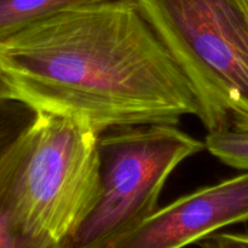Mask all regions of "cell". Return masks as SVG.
<instances>
[{
	"label": "cell",
	"instance_id": "cell-2",
	"mask_svg": "<svg viewBox=\"0 0 248 248\" xmlns=\"http://www.w3.org/2000/svg\"><path fill=\"white\" fill-rule=\"evenodd\" d=\"M99 136L67 116L36 111L11 143L10 205L28 232L61 245L91 212L101 195Z\"/></svg>",
	"mask_w": 248,
	"mask_h": 248
},
{
	"label": "cell",
	"instance_id": "cell-1",
	"mask_svg": "<svg viewBox=\"0 0 248 248\" xmlns=\"http://www.w3.org/2000/svg\"><path fill=\"white\" fill-rule=\"evenodd\" d=\"M17 101L98 135L199 116L193 87L136 0L64 10L0 45Z\"/></svg>",
	"mask_w": 248,
	"mask_h": 248
},
{
	"label": "cell",
	"instance_id": "cell-5",
	"mask_svg": "<svg viewBox=\"0 0 248 248\" xmlns=\"http://www.w3.org/2000/svg\"><path fill=\"white\" fill-rule=\"evenodd\" d=\"M244 222H248V172L157 208L109 248H184Z\"/></svg>",
	"mask_w": 248,
	"mask_h": 248
},
{
	"label": "cell",
	"instance_id": "cell-12",
	"mask_svg": "<svg viewBox=\"0 0 248 248\" xmlns=\"http://www.w3.org/2000/svg\"><path fill=\"white\" fill-rule=\"evenodd\" d=\"M236 2L239 4L240 9L242 10L245 17H246L248 21V0H236Z\"/></svg>",
	"mask_w": 248,
	"mask_h": 248
},
{
	"label": "cell",
	"instance_id": "cell-6",
	"mask_svg": "<svg viewBox=\"0 0 248 248\" xmlns=\"http://www.w3.org/2000/svg\"><path fill=\"white\" fill-rule=\"evenodd\" d=\"M108 0H0V45L64 10Z\"/></svg>",
	"mask_w": 248,
	"mask_h": 248
},
{
	"label": "cell",
	"instance_id": "cell-7",
	"mask_svg": "<svg viewBox=\"0 0 248 248\" xmlns=\"http://www.w3.org/2000/svg\"><path fill=\"white\" fill-rule=\"evenodd\" d=\"M10 145L0 153V248H61L57 242L28 232L12 213L9 198L11 174Z\"/></svg>",
	"mask_w": 248,
	"mask_h": 248
},
{
	"label": "cell",
	"instance_id": "cell-9",
	"mask_svg": "<svg viewBox=\"0 0 248 248\" xmlns=\"http://www.w3.org/2000/svg\"><path fill=\"white\" fill-rule=\"evenodd\" d=\"M35 111L19 101L0 104V153L29 126Z\"/></svg>",
	"mask_w": 248,
	"mask_h": 248
},
{
	"label": "cell",
	"instance_id": "cell-3",
	"mask_svg": "<svg viewBox=\"0 0 248 248\" xmlns=\"http://www.w3.org/2000/svg\"><path fill=\"white\" fill-rule=\"evenodd\" d=\"M193 87L208 133L248 131V21L236 0H136Z\"/></svg>",
	"mask_w": 248,
	"mask_h": 248
},
{
	"label": "cell",
	"instance_id": "cell-4",
	"mask_svg": "<svg viewBox=\"0 0 248 248\" xmlns=\"http://www.w3.org/2000/svg\"><path fill=\"white\" fill-rule=\"evenodd\" d=\"M206 149L176 125L128 126L99 136L101 195L61 248H109L157 210L167 178Z\"/></svg>",
	"mask_w": 248,
	"mask_h": 248
},
{
	"label": "cell",
	"instance_id": "cell-8",
	"mask_svg": "<svg viewBox=\"0 0 248 248\" xmlns=\"http://www.w3.org/2000/svg\"><path fill=\"white\" fill-rule=\"evenodd\" d=\"M205 147L223 164L248 172V131L230 128L208 133Z\"/></svg>",
	"mask_w": 248,
	"mask_h": 248
},
{
	"label": "cell",
	"instance_id": "cell-10",
	"mask_svg": "<svg viewBox=\"0 0 248 248\" xmlns=\"http://www.w3.org/2000/svg\"><path fill=\"white\" fill-rule=\"evenodd\" d=\"M202 248H248V235L223 234L210 235L203 239Z\"/></svg>",
	"mask_w": 248,
	"mask_h": 248
},
{
	"label": "cell",
	"instance_id": "cell-11",
	"mask_svg": "<svg viewBox=\"0 0 248 248\" xmlns=\"http://www.w3.org/2000/svg\"><path fill=\"white\" fill-rule=\"evenodd\" d=\"M9 101H17V99L16 96H15L12 85L10 84L7 77L0 68V104Z\"/></svg>",
	"mask_w": 248,
	"mask_h": 248
}]
</instances>
